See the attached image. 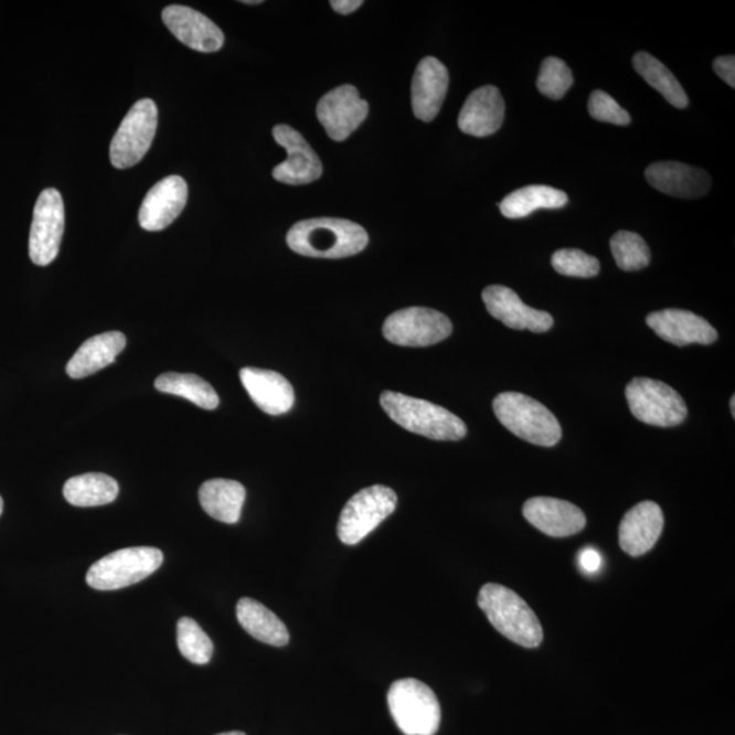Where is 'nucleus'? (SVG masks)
Listing matches in <instances>:
<instances>
[{
	"instance_id": "9b49d317",
	"label": "nucleus",
	"mask_w": 735,
	"mask_h": 735,
	"mask_svg": "<svg viewBox=\"0 0 735 735\" xmlns=\"http://www.w3.org/2000/svg\"><path fill=\"white\" fill-rule=\"evenodd\" d=\"M64 232V203L61 192L46 189L33 210L29 256L34 265L49 266L60 254Z\"/></svg>"
},
{
	"instance_id": "c9c22d12",
	"label": "nucleus",
	"mask_w": 735,
	"mask_h": 735,
	"mask_svg": "<svg viewBox=\"0 0 735 735\" xmlns=\"http://www.w3.org/2000/svg\"><path fill=\"white\" fill-rule=\"evenodd\" d=\"M714 72L726 82L728 86L735 87V57L734 55L717 57L714 62Z\"/></svg>"
},
{
	"instance_id": "0eeeda50",
	"label": "nucleus",
	"mask_w": 735,
	"mask_h": 735,
	"mask_svg": "<svg viewBox=\"0 0 735 735\" xmlns=\"http://www.w3.org/2000/svg\"><path fill=\"white\" fill-rule=\"evenodd\" d=\"M398 496L393 489L373 486L350 499L338 522V536L345 545H358L396 509Z\"/></svg>"
},
{
	"instance_id": "20e7f679",
	"label": "nucleus",
	"mask_w": 735,
	"mask_h": 735,
	"mask_svg": "<svg viewBox=\"0 0 735 735\" xmlns=\"http://www.w3.org/2000/svg\"><path fill=\"white\" fill-rule=\"evenodd\" d=\"M493 411L507 429L531 445L553 447L562 439L558 419L550 408L528 395L500 394L493 401Z\"/></svg>"
},
{
	"instance_id": "393cba45",
	"label": "nucleus",
	"mask_w": 735,
	"mask_h": 735,
	"mask_svg": "<svg viewBox=\"0 0 735 735\" xmlns=\"http://www.w3.org/2000/svg\"><path fill=\"white\" fill-rule=\"evenodd\" d=\"M245 494L241 482L214 478L201 487L200 501L204 512L215 521L235 524L241 521Z\"/></svg>"
},
{
	"instance_id": "412c9836",
	"label": "nucleus",
	"mask_w": 735,
	"mask_h": 735,
	"mask_svg": "<svg viewBox=\"0 0 735 735\" xmlns=\"http://www.w3.org/2000/svg\"><path fill=\"white\" fill-rule=\"evenodd\" d=\"M505 104L496 86H482L471 93L460 110L458 126L468 136H493L504 121Z\"/></svg>"
},
{
	"instance_id": "4be33fe9",
	"label": "nucleus",
	"mask_w": 735,
	"mask_h": 735,
	"mask_svg": "<svg viewBox=\"0 0 735 735\" xmlns=\"http://www.w3.org/2000/svg\"><path fill=\"white\" fill-rule=\"evenodd\" d=\"M241 379L255 405L270 416H281L295 405V390L281 373L243 368Z\"/></svg>"
},
{
	"instance_id": "5701e85b",
	"label": "nucleus",
	"mask_w": 735,
	"mask_h": 735,
	"mask_svg": "<svg viewBox=\"0 0 735 735\" xmlns=\"http://www.w3.org/2000/svg\"><path fill=\"white\" fill-rule=\"evenodd\" d=\"M646 179L653 189L675 198H699L707 194L711 180L700 168L675 161L652 163L646 169Z\"/></svg>"
},
{
	"instance_id": "7c9ffc66",
	"label": "nucleus",
	"mask_w": 735,
	"mask_h": 735,
	"mask_svg": "<svg viewBox=\"0 0 735 735\" xmlns=\"http://www.w3.org/2000/svg\"><path fill=\"white\" fill-rule=\"evenodd\" d=\"M610 248L617 266L624 271H639L650 265L649 245L638 233L617 232L611 237Z\"/></svg>"
},
{
	"instance_id": "2eb2a0df",
	"label": "nucleus",
	"mask_w": 735,
	"mask_h": 735,
	"mask_svg": "<svg viewBox=\"0 0 735 735\" xmlns=\"http://www.w3.org/2000/svg\"><path fill=\"white\" fill-rule=\"evenodd\" d=\"M488 312L513 330L546 332L553 327L551 313L531 308L507 286L492 285L482 291Z\"/></svg>"
},
{
	"instance_id": "6e6552de",
	"label": "nucleus",
	"mask_w": 735,
	"mask_h": 735,
	"mask_svg": "<svg viewBox=\"0 0 735 735\" xmlns=\"http://www.w3.org/2000/svg\"><path fill=\"white\" fill-rule=\"evenodd\" d=\"M626 396L633 416L653 427H675L688 416L682 396L667 383L653 379H632L626 388Z\"/></svg>"
},
{
	"instance_id": "72a5a7b5",
	"label": "nucleus",
	"mask_w": 735,
	"mask_h": 735,
	"mask_svg": "<svg viewBox=\"0 0 735 735\" xmlns=\"http://www.w3.org/2000/svg\"><path fill=\"white\" fill-rule=\"evenodd\" d=\"M552 266L563 276L576 278H593L600 271L599 260L595 256L574 248L558 249L554 253Z\"/></svg>"
},
{
	"instance_id": "f03ea898",
	"label": "nucleus",
	"mask_w": 735,
	"mask_h": 735,
	"mask_svg": "<svg viewBox=\"0 0 735 735\" xmlns=\"http://www.w3.org/2000/svg\"><path fill=\"white\" fill-rule=\"evenodd\" d=\"M478 605L496 631L524 649H535L544 639L539 617L521 595L511 588L488 583L478 594Z\"/></svg>"
},
{
	"instance_id": "ea45409f",
	"label": "nucleus",
	"mask_w": 735,
	"mask_h": 735,
	"mask_svg": "<svg viewBox=\"0 0 735 735\" xmlns=\"http://www.w3.org/2000/svg\"><path fill=\"white\" fill-rule=\"evenodd\" d=\"M245 4H259L262 3L260 0H244Z\"/></svg>"
},
{
	"instance_id": "4468645a",
	"label": "nucleus",
	"mask_w": 735,
	"mask_h": 735,
	"mask_svg": "<svg viewBox=\"0 0 735 735\" xmlns=\"http://www.w3.org/2000/svg\"><path fill=\"white\" fill-rule=\"evenodd\" d=\"M162 21L169 32L191 50L212 54L223 49V31L200 11L187 6H168L162 11Z\"/></svg>"
},
{
	"instance_id": "ddd939ff",
	"label": "nucleus",
	"mask_w": 735,
	"mask_h": 735,
	"mask_svg": "<svg viewBox=\"0 0 735 735\" xmlns=\"http://www.w3.org/2000/svg\"><path fill=\"white\" fill-rule=\"evenodd\" d=\"M273 136L276 142L288 151V159L274 168V179L285 184L300 185L312 183L322 177V161L299 131L279 125L274 127Z\"/></svg>"
},
{
	"instance_id": "a211bd4d",
	"label": "nucleus",
	"mask_w": 735,
	"mask_h": 735,
	"mask_svg": "<svg viewBox=\"0 0 735 735\" xmlns=\"http://www.w3.org/2000/svg\"><path fill=\"white\" fill-rule=\"evenodd\" d=\"M523 516L542 533L564 539L586 528V515L569 501L553 498H533L523 505Z\"/></svg>"
},
{
	"instance_id": "9d476101",
	"label": "nucleus",
	"mask_w": 735,
	"mask_h": 735,
	"mask_svg": "<svg viewBox=\"0 0 735 735\" xmlns=\"http://www.w3.org/2000/svg\"><path fill=\"white\" fill-rule=\"evenodd\" d=\"M451 332V320L445 313L423 307L401 309L390 315L383 324V335L388 342L408 348L436 345Z\"/></svg>"
},
{
	"instance_id": "a878e982",
	"label": "nucleus",
	"mask_w": 735,
	"mask_h": 735,
	"mask_svg": "<svg viewBox=\"0 0 735 735\" xmlns=\"http://www.w3.org/2000/svg\"><path fill=\"white\" fill-rule=\"evenodd\" d=\"M236 616L244 631L262 643L284 647L289 643L285 624L265 605L253 598H242L236 606Z\"/></svg>"
},
{
	"instance_id": "7ed1b4c3",
	"label": "nucleus",
	"mask_w": 735,
	"mask_h": 735,
	"mask_svg": "<svg viewBox=\"0 0 735 735\" xmlns=\"http://www.w3.org/2000/svg\"><path fill=\"white\" fill-rule=\"evenodd\" d=\"M381 405L393 422L412 434L441 441L460 440L468 435L462 419L432 402L384 391Z\"/></svg>"
},
{
	"instance_id": "6ab92c4d",
	"label": "nucleus",
	"mask_w": 735,
	"mask_h": 735,
	"mask_svg": "<svg viewBox=\"0 0 735 735\" xmlns=\"http://www.w3.org/2000/svg\"><path fill=\"white\" fill-rule=\"evenodd\" d=\"M664 518L661 507L643 501L626 513L618 529L621 550L632 557L643 556L656 546L662 534Z\"/></svg>"
},
{
	"instance_id": "f257e3e1",
	"label": "nucleus",
	"mask_w": 735,
	"mask_h": 735,
	"mask_svg": "<svg viewBox=\"0 0 735 735\" xmlns=\"http://www.w3.org/2000/svg\"><path fill=\"white\" fill-rule=\"evenodd\" d=\"M286 242L296 254L309 258L342 259L364 251L370 237L352 221L312 219L291 226Z\"/></svg>"
},
{
	"instance_id": "b1692460",
	"label": "nucleus",
	"mask_w": 735,
	"mask_h": 735,
	"mask_svg": "<svg viewBox=\"0 0 735 735\" xmlns=\"http://www.w3.org/2000/svg\"><path fill=\"white\" fill-rule=\"evenodd\" d=\"M126 337L119 331L104 332L82 343L66 366L72 379H84L113 364L126 348Z\"/></svg>"
},
{
	"instance_id": "2f4dec72",
	"label": "nucleus",
	"mask_w": 735,
	"mask_h": 735,
	"mask_svg": "<svg viewBox=\"0 0 735 735\" xmlns=\"http://www.w3.org/2000/svg\"><path fill=\"white\" fill-rule=\"evenodd\" d=\"M178 647L180 653L191 663L206 664L213 658L212 639L200 624L190 617L180 618L178 622Z\"/></svg>"
},
{
	"instance_id": "e433bc0d",
	"label": "nucleus",
	"mask_w": 735,
	"mask_h": 735,
	"mask_svg": "<svg viewBox=\"0 0 735 735\" xmlns=\"http://www.w3.org/2000/svg\"><path fill=\"white\" fill-rule=\"evenodd\" d=\"M579 565L583 571L587 572V574H597L600 569V565H603V557H600V553L593 550V547H586L585 551L580 552Z\"/></svg>"
},
{
	"instance_id": "bb28decb",
	"label": "nucleus",
	"mask_w": 735,
	"mask_h": 735,
	"mask_svg": "<svg viewBox=\"0 0 735 735\" xmlns=\"http://www.w3.org/2000/svg\"><path fill=\"white\" fill-rule=\"evenodd\" d=\"M568 203L564 191L550 185H528L513 191L499 204L501 214L507 219L528 217L535 210L562 209Z\"/></svg>"
},
{
	"instance_id": "473e14b6",
	"label": "nucleus",
	"mask_w": 735,
	"mask_h": 735,
	"mask_svg": "<svg viewBox=\"0 0 735 735\" xmlns=\"http://www.w3.org/2000/svg\"><path fill=\"white\" fill-rule=\"evenodd\" d=\"M574 84V75L571 68L558 57H546L541 64L536 87L541 95L560 100Z\"/></svg>"
},
{
	"instance_id": "f8f14e48",
	"label": "nucleus",
	"mask_w": 735,
	"mask_h": 735,
	"mask_svg": "<svg viewBox=\"0 0 735 735\" xmlns=\"http://www.w3.org/2000/svg\"><path fill=\"white\" fill-rule=\"evenodd\" d=\"M370 113V105L352 85H343L320 98L317 115L327 134L334 141H345L358 130Z\"/></svg>"
},
{
	"instance_id": "dca6fc26",
	"label": "nucleus",
	"mask_w": 735,
	"mask_h": 735,
	"mask_svg": "<svg viewBox=\"0 0 735 735\" xmlns=\"http://www.w3.org/2000/svg\"><path fill=\"white\" fill-rule=\"evenodd\" d=\"M646 322L663 341L680 348L692 343L711 345L717 340V332L707 320L684 309H663L652 312Z\"/></svg>"
},
{
	"instance_id": "1a4fd4ad",
	"label": "nucleus",
	"mask_w": 735,
	"mask_h": 735,
	"mask_svg": "<svg viewBox=\"0 0 735 735\" xmlns=\"http://www.w3.org/2000/svg\"><path fill=\"white\" fill-rule=\"evenodd\" d=\"M159 125V110L150 98L132 105L122 119L110 143L109 156L113 166L127 169L137 166L148 153Z\"/></svg>"
},
{
	"instance_id": "423d86ee",
	"label": "nucleus",
	"mask_w": 735,
	"mask_h": 735,
	"mask_svg": "<svg viewBox=\"0 0 735 735\" xmlns=\"http://www.w3.org/2000/svg\"><path fill=\"white\" fill-rule=\"evenodd\" d=\"M163 554L157 547L137 546L109 553L87 571V585L100 592L136 585L161 567Z\"/></svg>"
},
{
	"instance_id": "58836bf2",
	"label": "nucleus",
	"mask_w": 735,
	"mask_h": 735,
	"mask_svg": "<svg viewBox=\"0 0 735 735\" xmlns=\"http://www.w3.org/2000/svg\"><path fill=\"white\" fill-rule=\"evenodd\" d=\"M217 735H247V734H245L243 732H227V733H221V734H217Z\"/></svg>"
},
{
	"instance_id": "79ce46f5",
	"label": "nucleus",
	"mask_w": 735,
	"mask_h": 735,
	"mask_svg": "<svg viewBox=\"0 0 735 735\" xmlns=\"http://www.w3.org/2000/svg\"><path fill=\"white\" fill-rule=\"evenodd\" d=\"M3 512V499L0 498V515H2Z\"/></svg>"
},
{
	"instance_id": "4c0bfd02",
	"label": "nucleus",
	"mask_w": 735,
	"mask_h": 735,
	"mask_svg": "<svg viewBox=\"0 0 735 735\" xmlns=\"http://www.w3.org/2000/svg\"><path fill=\"white\" fill-rule=\"evenodd\" d=\"M363 3L364 2H361V0H332L330 4L331 8L337 11V13L348 15L360 9Z\"/></svg>"
},
{
	"instance_id": "f3484780",
	"label": "nucleus",
	"mask_w": 735,
	"mask_h": 735,
	"mask_svg": "<svg viewBox=\"0 0 735 735\" xmlns=\"http://www.w3.org/2000/svg\"><path fill=\"white\" fill-rule=\"evenodd\" d=\"M187 198L189 187L183 178L169 177L161 180L145 196L139 209V225L149 232L166 230L182 214Z\"/></svg>"
},
{
	"instance_id": "cd10ccee",
	"label": "nucleus",
	"mask_w": 735,
	"mask_h": 735,
	"mask_svg": "<svg viewBox=\"0 0 735 735\" xmlns=\"http://www.w3.org/2000/svg\"><path fill=\"white\" fill-rule=\"evenodd\" d=\"M64 499L75 507H100L118 498L119 486L113 477L102 472H87L70 478L64 483Z\"/></svg>"
},
{
	"instance_id": "39448f33",
	"label": "nucleus",
	"mask_w": 735,
	"mask_h": 735,
	"mask_svg": "<svg viewBox=\"0 0 735 735\" xmlns=\"http://www.w3.org/2000/svg\"><path fill=\"white\" fill-rule=\"evenodd\" d=\"M391 715L405 735H435L441 722L439 700L416 679L393 682L387 694Z\"/></svg>"
},
{
	"instance_id": "a19ab883",
	"label": "nucleus",
	"mask_w": 735,
	"mask_h": 735,
	"mask_svg": "<svg viewBox=\"0 0 735 735\" xmlns=\"http://www.w3.org/2000/svg\"><path fill=\"white\" fill-rule=\"evenodd\" d=\"M734 405H735V398H734V396H733V398H732V401H731V407H732V414H733V417H735V406H734Z\"/></svg>"
},
{
	"instance_id": "c756f323",
	"label": "nucleus",
	"mask_w": 735,
	"mask_h": 735,
	"mask_svg": "<svg viewBox=\"0 0 735 735\" xmlns=\"http://www.w3.org/2000/svg\"><path fill=\"white\" fill-rule=\"evenodd\" d=\"M633 66L640 77L653 89L661 93L673 107L684 109L690 105V98H688L684 87L657 57L647 54V52H638L633 56Z\"/></svg>"
},
{
	"instance_id": "aec40b11",
	"label": "nucleus",
	"mask_w": 735,
	"mask_h": 735,
	"mask_svg": "<svg viewBox=\"0 0 735 735\" xmlns=\"http://www.w3.org/2000/svg\"><path fill=\"white\" fill-rule=\"evenodd\" d=\"M448 70L436 57H424L418 63L412 84V105L416 118L432 121L439 115L448 90Z\"/></svg>"
},
{
	"instance_id": "c85d7f7f",
	"label": "nucleus",
	"mask_w": 735,
	"mask_h": 735,
	"mask_svg": "<svg viewBox=\"0 0 735 735\" xmlns=\"http://www.w3.org/2000/svg\"><path fill=\"white\" fill-rule=\"evenodd\" d=\"M155 386L161 393L182 396L204 411H214L220 405V396L212 384L191 373H163L156 379Z\"/></svg>"
},
{
	"instance_id": "f704fd0d",
	"label": "nucleus",
	"mask_w": 735,
	"mask_h": 735,
	"mask_svg": "<svg viewBox=\"0 0 735 735\" xmlns=\"http://www.w3.org/2000/svg\"><path fill=\"white\" fill-rule=\"evenodd\" d=\"M588 113L595 120L610 122L616 126H628L631 115L615 98L603 90H594L588 100Z\"/></svg>"
}]
</instances>
